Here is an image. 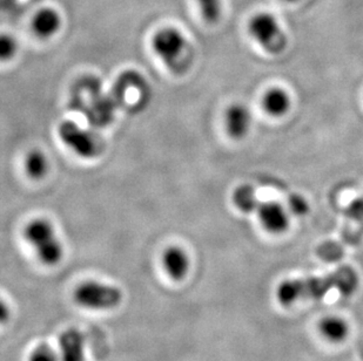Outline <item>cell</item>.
Here are the masks:
<instances>
[{
	"mask_svg": "<svg viewBox=\"0 0 363 361\" xmlns=\"http://www.w3.org/2000/svg\"><path fill=\"white\" fill-rule=\"evenodd\" d=\"M23 236L35 250L39 262L44 265L55 266L64 257V248L57 236L55 227L45 218H35L25 225Z\"/></svg>",
	"mask_w": 363,
	"mask_h": 361,
	"instance_id": "2",
	"label": "cell"
},
{
	"mask_svg": "<svg viewBox=\"0 0 363 361\" xmlns=\"http://www.w3.org/2000/svg\"><path fill=\"white\" fill-rule=\"evenodd\" d=\"M59 137L78 156L92 159L99 151L96 137L72 121H64L58 128Z\"/></svg>",
	"mask_w": 363,
	"mask_h": 361,
	"instance_id": "6",
	"label": "cell"
},
{
	"mask_svg": "<svg viewBox=\"0 0 363 361\" xmlns=\"http://www.w3.org/2000/svg\"><path fill=\"white\" fill-rule=\"evenodd\" d=\"M202 19L209 25H214L223 16V0H196Z\"/></svg>",
	"mask_w": 363,
	"mask_h": 361,
	"instance_id": "16",
	"label": "cell"
},
{
	"mask_svg": "<svg viewBox=\"0 0 363 361\" xmlns=\"http://www.w3.org/2000/svg\"><path fill=\"white\" fill-rule=\"evenodd\" d=\"M152 47L168 67L174 69L187 50V39L179 28L168 26L155 32L152 38Z\"/></svg>",
	"mask_w": 363,
	"mask_h": 361,
	"instance_id": "5",
	"label": "cell"
},
{
	"mask_svg": "<svg viewBox=\"0 0 363 361\" xmlns=\"http://www.w3.org/2000/svg\"><path fill=\"white\" fill-rule=\"evenodd\" d=\"M261 107L268 116L282 118L291 110V96L282 87H271L264 93Z\"/></svg>",
	"mask_w": 363,
	"mask_h": 361,
	"instance_id": "12",
	"label": "cell"
},
{
	"mask_svg": "<svg viewBox=\"0 0 363 361\" xmlns=\"http://www.w3.org/2000/svg\"><path fill=\"white\" fill-rule=\"evenodd\" d=\"M286 208L291 215L294 216H305L309 212L308 202L298 194H293L288 197Z\"/></svg>",
	"mask_w": 363,
	"mask_h": 361,
	"instance_id": "18",
	"label": "cell"
},
{
	"mask_svg": "<svg viewBox=\"0 0 363 361\" xmlns=\"http://www.w3.org/2000/svg\"><path fill=\"white\" fill-rule=\"evenodd\" d=\"M28 361H60L59 360L58 352L48 345H39L31 352L28 357Z\"/></svg>",
	"mask_w": 363,
	"mask_h": 361,
	"instance_id": "19",
	"label": "cell"
},
{
	"mask_svg": "<svg viewBox=\"0 0 363 361\" xmlns=\"http://www.w3.org/2000/svg\"><path fill=\"white\" fill-rule=\"evenodd\" d=\"M48 159L41 150L33 149L26 155L24 161L25 173L28 178L33 180H40L48 174Z\"/></svg>",
	"mask_w": 363,
	"mask_h": 361,
	"instance_id": "15",
	"label": "cell"
},
{
	"mask_svg": "<svg viewBox=\"0 0 363 361\" xmlns=\"http://www.w3.org/2000/svg\"><path fill=\"white\" fill-rule=\"evenodd\" d=\"M18 41L12 35L1 33L0 35V62H9L18 53Z\"/></svg>",
	"mask_w": 363,
	"mask_h": 361,
	"instance_id": "17",
	"label": "cell"
},
{
	"mask_svg": "<svg viewBox=\"0 0 363 361\" xmlns=\"http://www.w3.org/2000/svg\"><path fill=\"white\" fill-rule=\"evenodd\" d=\"M319 332L325 340L333 344H339L346 340L350 334V326L343 318L327 316L320 321Z\"/></svg>",
	"mask_w": 363,
	"mask_h": 361,
	"instance_id": "13",
	"label": "cell"
},
{
	"mask_svg": "<svg viewBox=\"0 0 363 361\" xmlns=\"http://www.w3.org/2000/svg\"><path fill=\"white\" fill-rule=\"evenodd\" d=\"M10 319V307L0 298V324L6 323Z\"/></svg>",
	"mask_w": 363,
	"mask_h": 361,
	"instance_id": "21",
	"label": "cell"
},
{
	"mask_svg": "<svg viewBox=\"0 0 363 361\" xmlns=\"http://www.w3.org/2000/svg\"><path fill=\"white\" fill-rule=\"evenodd\" d=\"M347 216L357 222L363 228V197L354 200L348 208H347Z\"/></svg>",
	"mask_w": 363,
	"mask_h": 361,
	"instance_id": "20",
	"label": "cell"
},
{
	"mask_svg": "<svg viewBox=\"0 0 363 361\" xmlns=\"http://www.w3.org/2000/svg\"><path fill=\"white\" fill-rule=\"evenodd\" d=\"M59 360L85 361V338L77 328L64 331L59 337Z\"/></svg>",
	"mask_w": 363,
	"mask_h": 361,
	"instance_id": "10",
	"label": "cell"
},
{
	"mask_svg": "<svg viewBox=\"0 0 363 361\" xmlns=\"http://www.w3.org/2000/svg\"><path fill=\"white\" fill-rule=\"evenodd\" d=\"M247 32L269 55H280L287 47L288 39L284 28L278 18L269 12L253 14L247 23Z\"/></svg>",
	"mask_w": 363,
	"mask_h": 361,
	"instance_id": "3",
	"label": "cell"
},
{
	"mask_svg": "<svg viewBox=\"0 0 363 361\" xmlns=\"http://www.w3.org/2000/svg\"><path fill=\"white\" fill-rule=\"evenodd\" d=\"M257 214L262 229L272 235H282L291 225V214L279 202H261Z\"/></svg>",
	"mask_w": 363,
	"mask_h": 361,
	"instance_id": "7",
	"label": "cell"
},
{
	"mask_svg": "<svg viewBox=\"0 0 363 361\" xmlns=\"http://www.w3.org/2000/svg\"><path fill=\"white\" fill-rule=\"evenodd\" d=\"M162 268L172 280H185L191 269L189 253L182 246H167L162 256Z\"/></svg>",
	"mask_w": 363,
	"mask_h": 361,
	"instance_id": "9",
	"label": "cell"
},
{
	"mask_svg": "<svg viewBox=\"0 0 363 361\" xmlns=\"http://www.w3.org/2000/svg\"><path fill=\"white\" fill-rule=\"evenodd\" d=\"M252 120V113L245 103H232L227 107L223 118L227 135L233 140H242L250 133Z\"/></svg>",
	"mask_w": 363,
	"mask_h": 361,
	"instance_id": "8",
	"label": "cell"
},
{
	"mask_svg": "<svg viewBox=\"0 0 363 361\" xmlns=\"http://www.w3.org/2000/svg\"><path fill=\"white\" fill-rule=\"evenodd\" d=\"M232 201L235 208L243 214L257 212L261 202L257 197V190L250 184H241L235 188L232 195Z\"/></svg>",
	"mask_w": 363,
	"mask_h": 361,
	"instance_id": "14",
	"label": "cell"
},
{
	"mask_svg": "<svg viewBox=\"0 0 363 361\" xmlns=\"http://www.w3.org/2000/svg\"><path fill=\"white\" fill-rule=\"evenodd\" d=\"M359 277L352 268H341L325 277L282 280L275 290V297L282 306H291L301 299H323L332 290L350 297L357 292Z\"/></svg>",
	"mask_w": 363,
	"mask_h": 361,
	"instance_id": "1",
	"label": "cell"
},
{
	"mask_svg": "<svg viewBox=\"0 0 363 361\" xmlns=\"http://www.w3.org/2000/svg\"><path fill=\"white\" fill-rule=\"evenodd\" d=\"M73 300L86 310L110 311L123 303V292L111 284L85 280L73 291Z\"/></svg>",
	"mask_w": 363,
	"mask_h": 361,
	"instance_id": "4",
	"label": "cell"
},
{
	"mask_svg": "<svg viewBox=\"0 0 363 361\" xmlns=\"http://www.w3.org/2000/svg\"><path fill=\"white\" fill-rule=\"evenodd\" d=\"M62 21L58 11L52 7H44L32 19V31L40 39H50L58 33Z\"/></svg>",
	"mask_w": 363,
	"mask_h": 361,
	"instance_id": "11",
	"label": "cell"
}]
</instances>
